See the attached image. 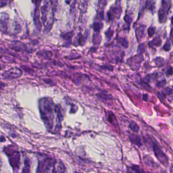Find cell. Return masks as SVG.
Returning a JSON list of instances; mask_svg holds the SVG:
<instances>
[{
	"label": "cell",
	"instance_id": "cell-1",
	"mask_svg": "<svg viewBox=\"0 0 173 173\" xmlns=\"http://www.w3.org/2000/svg\"><path fill=\"white\" fill-rule=\"evenodd\" d=\"M155 151L158 159L160 160V162H162L163 164L165 165V163L168 162V158H166V155L157 146H155Z\"/></svg>",
	"mask_w": 173,
	"mask_h": 173
},
{
	"label": "cell",
	"instance_id": "cell-2",
	"mask_svg": "<svg viewBox=\"0 0 173 173\" xmlns=\"http://www.w3.org/2000/svg\"><path fill=\"white\" fill-rule=\"evenodd\" d=\"M131 139L132 140V142L136 144L141 145V142H140V139L139 136H135L134 135H132V137H131Z\"/></svg>",
	"mask_w": 173,
	"mask_h": 173
},
{
	"label": "cell",
	"instance_id": "cell-3",
	"mask_svg": "<svg viewBox=\"0 0 173 173\" xmlns=\"http://www.w3.org/2000/svg\"><path fill=\"white\" fill-rule=\"evenodd\" d=\"M129 128H131V129L132 130V131L134 132H138L139 131V127L138 126L137 124L136 123H135L134 121H132L130 124H129Z\"/></svg>",
	"mask_w": 173,
	"mask_h": 173
},
{
	"label": "cell",
	"instance_id": "cell-4",
	"mask_svg": "<svg viewBox=\"0 0 173 173\" xmlns=\"http://www.w3.org/2000/svg\"><path fill=\"white\" fill-rule=\"evenodd\" d=\"M109 121L111 122L112 124H114L116 123V119L114 115L113 114V113H111V114H108Z\"/></svg>",
	"mask_w": 173,
	"mask_h": 173
},
{
	"label": "cell",
	"instance_id": "cell-5",
	"mask_svg": "<svg viewBox=\"0 0 173 173\" xmlns=\"http://www.w3.org/2000/svg\"><path fill=\"white\" fill-rule=\"evenodd\" d=\"M166 84V80H163V81H160L159 82H158L156 85L158 87H163V86H165Z\"/></svg>",
	"mask_w": 173,
	"mask_h": 173
}]
</instances>
